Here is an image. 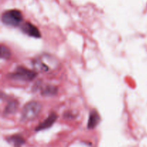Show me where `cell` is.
<instances>
[{
	"instance_id": "obj_1",
	"label": "cell",
	"mask_w": 147,
	"mask_h": 147,
	"mask_svg": "<svg viewBox=\"0 0 147 147\" xmlns=\"http://www.w3.org/2000/svg\"><path fill=\"white\" fill-rule=\"evenodd\" d=\"M42 110V105L37 101L27 103L22 110V117L24 121H31L35 119Z\"/></svg>"
},
{
	"instance_id": "obj_2",
	"label": "cell",
	"mask_w": 147,
	"mask_h": 147,
	"mask_svg": "<svg viewBox=\"0 0 147 147\" xmlns=\"http://www.w3.org/2000/svg\"><path fill=\"white\" fill-rule=\"evenodd\" d=\"M55 64L56 63L53 61L51 56L46 55L37 57L33 60L32 63L34 68L39 72L49 71Z\"/></svg>"
},
{
	"instance_id": "obj_3",
	"label": "cell",
	"mask_w": 147,
	"mask_h": 147,
	"mask_svg": "<svg viewBox=\"0 0 147 147\" xmlns=\"http://www.w3.org/2000/svg\"><path fill=\"white\" fill-rule=\"evenodd\" d=\"M22 14L19 10H8L3 13L1 21L4 24L9 26H17L22 22Z\"/></svg>"
},
{
	"instance_id": "obj_4",
	"label": "cell",
	"mask_w": 147,
	"mask_h": 147,
	"mask_svg": "<svg viewBox=\"0 0 147 147\" xmlns=\"http://www.w3.org/2000/svg\"><path fill=\"white\" fill-rule=\"evenodd\" d=\"M37 76V73L32 70L26 68L22 66H19L16 68L15 71L10 74L11 78L14 80H23V81H31Z\"/></svg>"
},
{
	"instance_id": "obj_5",
	"label": "cell",
	"mask_w": 147,
	"mask_h": 147,
	"mask_svg": "<svg viewBox=\"0 0 147 147\" xmlns=\"http://www.w3.org/2000/svg\"><path fill=\"white\" fill-rule=\"evenodd\" d=\"M21 29L23 32L27 34V35L30 36V37H35V38H40L41 37V34H40L38 29L30 22L24 23L21 26Z\"/></svg>"
},
{
	"instance_id": "obj_6",
	"label": "cell",
	"mask_w": 147,
	"mask_h": 147,
	"mask_svg": "<svg viewBox=\"0 0 147 147\" xmlns=\"http://www.w3.org/2000/svg\"><path fill=\"white\" fill-rule=\"evenodd\" d=\"M57 115L55 113H52L49 115L48 117L45 119L43 122L40 123L38 126H37V128L35 129L36 131H40L45 130V129H47L48 128L51 127L53 124H54L55 122L57 120Z\"/></svg>"
},
{
	"instance_id": "obj_7",
	"label": "cell",
	"mask_w": 147,
	"mask_h": 147,
	"mask_svg": "<svg viewBox=\"0 0 147 147\" xmlns=\"http://www.w3.org/2000/svg\"><path fill=\"white\" fill-rule=\"evenodd\" d=\"M100 121V115L98 114L96 110H93L90 112L89 116L88 122V129H94L98 125Z\"/></svg>"
},
{
	"instance_id": "obj_8",
	"label": "cell",
	"mask_w": 147,
	"mask_h": 147,
	"mask_svg": "<svg viewBox=\"0 0 147 147\" xmlns=\"http://www.w3.org/2000/svg\"><path fill=\"white\" fill-rule=\"evenodd\" d=\"M57 88L51 85L45 86L41 90V94L45 96H53L57 94Z\"/></svg>"
},
{
	"instance_id": "obj_9",
	"label": "cell",
	"mask_w": 147,
	"mask_h": 147,
	"mask_svg": "<svg viewBox=\"0 0 147 147\" xmlns=\"http://www.w3.org/2000/svg\"><path fill=\"white\" fill-rule=\"evenodd\" d=\"M18 108V102L17 100H11L7 103V106L4 109V114H12V113H15L16 111L17 110Z\"/></svg>"
},
{
	"instance_id": "obj_10",
	"label": "cell",
	"mask_w": 147,
	"mask_h": 147,
	"mask_svg": "<svg viewBox=\"0 0 147 147\" xmlns=\"http://www.w3.org/2000/svg\"><path fill=\"white\" fill-rule=\"evenodd\" d=\"M8 141L10 143H12L14 147H21L25 142L24 138L20 135H14V136H10L8 139Z\"/></svg>"
},
{
	"instance_id": "obj_11",
	"label": "cell",
	"mask_w": 147,
	"mask_h": 147,
	"mask_svg": "<svg viewBox=\"0 0 147 147\" xmlns=\"http://www.w3.org/2000/svg\"><path fill=\"white\" fill-rule=\"evenodd\" d=\"M11 56V52L9 50L8 47L4 45L1 46V58L7 60Z\"/></svg>"
}]
</instances>
